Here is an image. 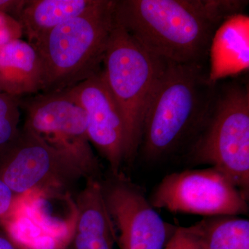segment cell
<instances>
[{"label": "cell", "instance_id": "cell-1", "mask_svg": "<svg viewBox=\"0 0 249 249\" xmlns=\"http://www.w3.org/2000/svg\"><path fill=\"white\" fill-rule=\"evenodd\" d=\"M247 1L116 0L114 22L156 58L178 64H210L213 42Z\"/></svg>", "mask_w": 249, "mask_h": 249}, {"label": "cell", "instance_id": "cell-2", "mask_svg": "<svg viewBox=\"0 0 249 249\" xmlns=\"http://www.w3.org/2000/svg\"><path fill=\"white\" fill-rule=\"evenodd\" d=\"M216 85L210 64L163 60L145 111L137 157L150 163L185 159L207 121Z\"/></svg>", "mask_w": 249, "mask_h": 249}, {"label": "cell", "instance_id": "cell-3", "mask_svg": "<svg viewBox=\"0 0 249 249\" xmlns=\"http://www.w3.org/2000/svg\"><path fill=\"white\" fill-rule=\"evenodd\" d=\"M116 0L60 24L34 44L44 69L42 93L60 92L97 74L114 26Z\"/></svg>", "mask_w": 249, "mask_h": 249}, {"label": "cell", "instance_id": "cell-4", "mask_svg": "<svg viewBox=\"0 0 249 249\" xmlns=\"http://www.w3.org/2000/svg\"><path fill=\"white\" fill-rule=\"evenodd\" d=\"M189 164L224 174L249 199V87L246 77L217 79L207 121L189 153Z\"/></svg>", "mask_w": 249, "mask_h": 249}, {"label": "cell", "instance_id": "cell-5", "mask_svg": "<svg viewBox=\"0 0 249 249\" xmlns=\"http://www.w3.org/2000/svg\"><path fill=\"white\" fill-rule=\"evenodd\" d=\"M163 62L114 22L102 72L124 121L128 166L138 155L145 111Z\"/></svg>", "mask_w": 249, "mask_h": 249}, {"label": "cell", "instance_id": "cell-6", "mask_svg": "<svg viewBox=\"0 0 249 249\" xmlns=\"http://www.w3.org/2000/svg\"><path fill=\"white\" fill-rule=\"evenodd\" d=\"M23 127L70 157L86 179L101 181V168L91 146L86 113L66 90L19 98Z\"/></svg>", "mask_w": 249, "mask_h": 249}, {"label": "cell", "instance_id": "cell-7", "mask_svg": "<svg viewBox=\"0 0 249 249\" xmlns=\"http://www.w3.org/2000/svg\"><path fill=\"white\" fill-rule=\"evenodd\" d=\"M84 178L65 154L22 127L0 151V178L18 196L36 191L70 192Z\"/></svg>", "mask_w": 249, "mask_h": 249}, {"label": "cell", "instance_id": "cell-8", "mask_svg": "<svg viewBox=\"0 0 249 249\" xmlns=\"http://www.w3.org/2000/svg\"><path fill=\"white\" fill-rule=\"evenodd\" d=\"M248 199L224 174L213 167L170 174L149 198L155 209L206 217L247 214Z\"/></svg>", "mask_w": 249, "mask_h": 249}, {"label": "cell", "instance_id": "cell-9", "mask_svg": "<svg viewBox=\"0 0 249 249\" xmlns=\"http://www.w3.org/2000/svg\"><path fill=\"white\" fill-rule=\"evenodd\" d=\"M70 192L36 191L19 196L9 217L0 223L20 249H67L77 221Z\"/></svg>", "mask_w": 249, "mask_h": 249}, {"label": "cell", "instance_id": "cell-10", "mask_svg": "<svg viewBox=\"0 0 249 249\" xmlns=\"http://www.w3.org/2000/svg\"><path fill=\"white\" fill-rule=\"evenodd\" d=\"M121 249H164L178 227L165 222L140 186L124 174L101 181Z\"/></svg>", "mask_w": 249, "mask_h": 249}, {"label": "cell", "instance_id": "cell-11", "mask_svg": "<svg viewBox=\"0 0 249 249\" xmlns=\"http://www.w3.org/2000/svg\"><path fill=\"white\" fill-rule=\"evenodd\" d=\"M66 91L86 113L89 142L107 162L111 175L123 173L125 160L124 121L102 70Z\"/></svg>", "mask_w": 249, "mask_h": 249}, {"label": "cell", "instance_id": "cell-12", "mask_svg": "<svg viewBox=\"0 0 249 249\" xmlns=\"http://www.w3.org/2000/svg\"><path fill=\"white\" fill-rule=\"evenodd\" d=\"M75 199L77 221L71 249H114L116 232L104 196L101 181L88 178Z\"/></svg>", "mask_w": 249, "mask_h": 249}, {"label": "cell", "instance_id": "cell-13", "mask_svg": "<svg viewBox=\"0 0 249 249\" xmlns=\"http://www.w3.org/2000/svg\"><path fill=\"white\" fill-rule=\"evenodd\" d=\"M44 69L32 44L22 38L0 46V93L24 97L42 91Z\"/></svg>", "mask_w": 249, "mask_h": 249}, {"label": "cell", "instance_id": "cell-14", "mask_svg": "<svg viewBox=\"0 0 249 249\" xmlns=\"http://www.w3.org/2000/svg\"><path fill=\"white\" fill-rule=\"evenodd\" d=\"M100 0H22L14 18L29 43H36L60 24L85 14Z\"/></svg>", "mask_w": 249, "mask_h": 249}, {"label": "cell", "instance_id": "cell-15", "mask_svg": "<svg viewBox=\"0 0 249 249\" xmlns=\"http://www.w3.org/2000/svg\"><path fill=\"white\" fill-rule=\"evenodd\" d=\"M182 228L199 249H249V220L246 218L208 217Z\"/></svg>", "mask_w": 249, "mask_h": 249}, {"label": "cell", "instance_id": "cell-16", "mask_svg": "<svg viewBox=\"0 0 249 249\" xmlns=\"http://www.w3.org/2000/svg\"><path fill=\"white\" fill-rule=\"evenodd\" d=\"M20 111L19 97L0 93V151L17 136Z\"/></svg>", "mask_w": 249, "mask_h": 249}, {"label": "cell", "instance_id": "cell-17", "mask_svg": "<svg viewBox=\"0 0 249 249\" xmlns=\"http://www.w3.org/2000/svg\"><path fill=\"white\" fill-rule=\"evenodd\" d=\"M22 29L19 23L9 15L0 12V46L21 38Z\"/></svg>", "mask_w": 249, "mask_h": 249}, {"label": "cell", "instance_id": "cell-18", "mask_svg": "<svg viewBox=\"0 0 249 249\" xmlns=\"http://www.w3.org/2000/svg\"><path fill=\"white\" fill-rule=\"evenodd\" d=\"M19 197L0 178V223L9 217Z\"/></svg>", "mask_w": 249, "mask_h": 249}, {"label": "cell", "instance_id": "cell-19", "mask_svg": "<svg viewBox=\"0 0 249 249\" xmlns=\"http://www.w3.org/2000/svg\"><path fill=\"white\" fill-rule=\"evenodd\" d=\"M164 249H199L196 242L183 231L178 227Z\"/></svg>", "mask_w": 249, "mask_h": 249}, {"label": "cell", "instance_id": "cell-20", "mask_svg": "<svg viewBox=\"0 0 249 249\" xmlns=\"http://www.w3.org/2000/svg\"><path fill=\"white\" fill-rule=\"evenodd\" d=\"M22 0H0V12L14 18Z\"/></svg>", "mask_w": 249, "mask_h": 249}, {"label": "cell", "instance_id": "cell-21", "mask_svg": "<svg viewBox=\"0 0 249 249\" xmlns=\"http://www.w3.org/2000/svg\"><path fill=\"white\" fill-rule=\"evenodd\" d=\"M0 249H20L4 232H0Z\"/></svg>", "mask_w": 249, "mask_h": 249}]
</instances>
